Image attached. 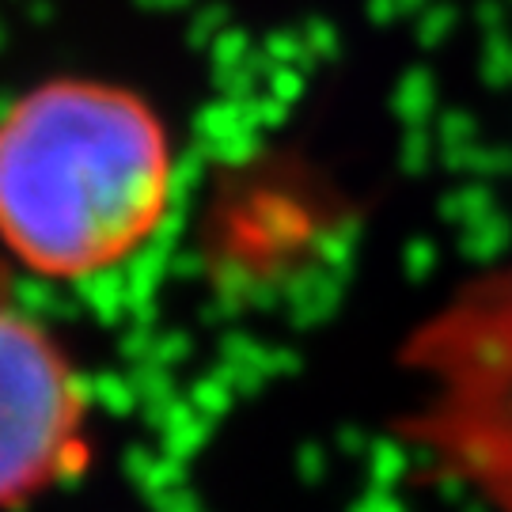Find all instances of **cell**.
I'll list each match as a JSON object with an SVG mask.
<instances>
[{"mask_svg": "<svg viewBox=\"0 0 512 512\" xmlns=\"http://www.w3.org/2000/svg\"><path fill=\"white\" fill-rule=\"evenodd\" d=\"M175 152L141 95L54 80L0 114V247L54 281L107 274L164 228Z\"/></svg>", "mask_w": 512, "mask_h": 512, "instance_id": "1", "label": "cell"}, {"mask_svg": "<svg viewBox=\"0 0 512 512\" xmlns=\"http://www.w3.org/2000/svg\"><path fill=\"white\" fill-rule=\"evenodd\" d=\"M410 440L478 509L512 512V247L418 327Z\"/></svg>", "mask_w": 512, "mask_h": 512, "instance_id": "2", "label": "cell"}, {"mask_svg": "<svg viewBox=\"0 0 512 512\" xmlns=\"http://www.w3.org/2000/svg\"><path fill=\"white\" fill-rule=\"evenodd\" d=\"M88 452V387L0 266V509L73 478Z\"/></svg>", "mask_w": 512, "mask_h": 512, "instance_id": "3", "label": "cell"}]
</instances>
